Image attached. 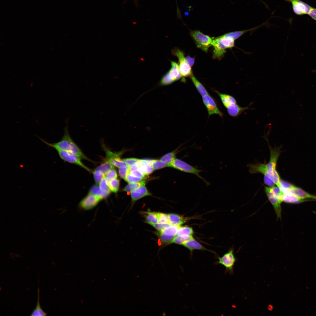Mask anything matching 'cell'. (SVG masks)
<instances>
[{
	"label": "cell",
	"mask_w": 316,
	"mask_h": 316,
	"mask_svg": "<svg viewBox=\"0 0 316 316\" xmlns=\"http://www.w3.org/2000/svg\"><path fill=\"white\" fill-rule=\"evenodd\" d=\"M66 124L64 128L63 136L59 141L54 143H50L38 136L37 137L49 147L54 148L56 150H61L66 151L77 155L81 159L91 161L83 153L71 138L69 132L68 119H66Z\"/></svg>",
	"instance_id": "1"
},
{
	"label": "cell",
	"mask_w": 316,
	"mask_h": 316,
	"mask_svg": "<svg viewBox=\"0 0 316 316\" xmlns=\"http://www.w3.org/2000/svg\"><path fill=\"white\" fill-rule=\"evenodd\" d=\"M270 156L269 161L267 164V176L276 185L280 187V178L276 170V162L280 153L279 148H272L270 147Z\"/></svg>",
	"instance_id": "2"
},
{
	"label": "cell",
	"mask_w": 316,
	"mask_h": 316,
	"mask_svg": "<svg viewBox=\"0 0 316 316\" xmlns=\"http://www.w3.org/2000/svg\"><path fill=\"white\" fill-rule=\"evenodd\" d=\"M172 54L178 58V66L181 76V81L186 82V78L190 77L193 74L191 69L186 60L185 53L183 51L176 48L172 51Z\"/></svg>",
	"instance_id": "3"
},
{
	"label": "cell",
	"mask_w": 316,
	"mask_h": 316,
	"mask_svg": "<svg viewBox=\"0 0 316 316\" xmlns=\"http://www.w3.org/2000/svg\"><path fill=\"white\" fill-rule=\"evenodd\" d=\"M190 35L197 48L204 52H207L209 48L212 46L213 38L205 35L198 30L191 31Z\"/></svg>",
	"instance_id": "4"
},
{
	"label": "cell",
	"mask_w": 316,
	"mask_h": 316,
	"mask_svg": "<svg viewBox=\"0 0 316 316\" xmlns=\"http://www.w3.org/2000/svg\"><path fill=\"white\" fill-rule=\"evenodd\" d=\"M171 167L183 172L195 175L202 180L207 185H209V183L200 174V173L203 171L198 169L183 160L176 158Z\"/></svg>",
	"instance_id": "5"
},
{
	"label": "cell",
	"mask_w": 316,
	"mask_h": 316,
	"mask_svg": "<svg viewBox=\"0 0 316 316\" xmlns=\"http://www.w3.org/2000/svg\"><path fill=\"white\" fill-rule=\"evenodd\" d=\"M217 259L218 260L214 262V264L223 265L225 268V274L228 272L229 274H233L234 266L237 260L234 254L233 249L231 248L222 257H218Z\"/></svg>",
	"instance_id": "6"
},
{
	"label": "cell",
	"mask_w": 316,
	"mask_h": 316,
	"mask_svg": "<svg viewBox=\"0 0 316 316\" xmlns=\"http://www.w3.org/2000/svg\"><path fill=\"white\" fill-rule=\"evenodd\" d=\"M171 68L163 76L161 80V83L162 85L171 84L181 78L178 63L173 61H171Z\"/></svg>",
	"instance_id": "7"
},
{
	"label": "cell",
	"mask_w": 316,
	"mask_h": 316,
	"mask_svg": "<svg viewBox=\"0 0 316 316\" xmlns=\"http://www.w3.org/2000/svg\"><path fill=\"white\" fill-rule=\"evenodd\" d=\"M265 191L269 200L274 207L277 218H281V204L283 202L281 198L273 192L271 187H265Z\"/></svg>",
	"instance_id": "8"
},
{
	"label": "cell",
	"mask_w": 316,
	"mask_h": 316,
	"mask_svg": "<svg viewBox=\"0 0 316 316\" xmlns=\"http://www.w3.org/2000/svg\"><path fill=\"white\" fill-rule=\"evenodd\" d=\"M60 158L66 162L78 165L88 171H92L86 166L81 160V159L77 155L71 153L63 150H56Z\"/></svg>",
	"instance_id": "9"
},
{
	"label": "cell",
	"mask_w": 316,
	"mask_h": 316,
	"mask_svg": "<svg viewBox=\"0 0 316 316\" xmlns=\"http://www.w3.org/2000/svg\"><path fill=\"white\" fill-rule=\"evenodd\" d=\"M202 100L208 111L209 117L214 114L218 115L221 117H223V113L219 109L214 99L209 94L202 96Z\"/></svg>",
	"instance_id": "10"
},
{
	"label": "cell",
	"mask_w": 316,
	"mask_h": 316,
	"mask_svg": "<svg viewBox=\"0 0 316 316\" xmlns=\"http://www.w3.org/2000/svg\"><path fill=\"white\" fill-rule=\"evenodd\" d=\"M291 3L294 12L296 15H301L308 14L312 7L300 0H285Z\"/></svg>",
	"instance_id": "11"
},
{
	"label": "cell",
	"mask_w": 316,
	"mask_h": 316,
	"mask_svg": "<svg viewBox=\"0 0 316 316\" xmlns=\"http://www.w3.org/2000/svg\"><path fill=\"white\" fill-rule=\"evenodd\" d=\"M212 46L213 47L212 58L220 60L226 52V48L222 43L219 37L213 38Z\"/></svg>",
	"instance_id": "12"
},
{
	"label": "cell",
	"mask_w": 316,
	"mask_h": 316,
	"mask_svg": "<svg viewBox=\"0 0 316 316\" xmlns=\"http://www.w3.org/2000/svg\"><path fill=\"white\" fill-rule=\"evenodd\" d=\"M101 200L97 196L88 193L80 201L79 206L85 210H90L94 208Z\"/></svg>",
	"instance_id": "13"
},
{
	"label": "cell",
	"mask_w": 316,
	"mask_h": 316,
	"mask_svg": "<svg viewBox=\"0 0 316 316\" xmlns=\"http://www.w3.org/2000/svg\"><path fill=\"white\" fill-rule=\"evenodd\" d=\"M287 194H291L303 199L311 198L316 199V196L310 194L302 189L293 186L290 189Z\"/></svg>",
	"instance_id": "14"
},
{
	"label": "cell",
	"mask_w": 316,
	"mask_h": 316,
	"mask_svg": "<svg viewBox=\"0 0 316 316\" xmlns=\"http://www.w3.org/2000/svg\"><path fill=\"white\" fill-rule=\"evenodd\" d=\"M150 195V193L148 191L145 186L140 187L130 193L132 200L133 202L144 197Z\"/></svg>",
	"instance_id": "15"
},
{
	"label": "cell",
	"mask_w": 316,
	"mask_h": 316,
	"mask_svg": "<svg viewBox=\"0 0 316 316\" xmlns=\"http://www.w3.org/2000/svg\"><path fill=\"white\" fill-rule=\"evenodd\" d=\"M213 90L219 97L223 105L225 107L229 105L237 103L236 99L233 96L220 93L216 90Z\"/></svg>",
	"instance_id": "16"
},
{
	"label": "cell",
	"mask_w": 316,
	"mask_h": 316,
	"mask_svg": "<svg viewBox=\"0 0 316 316\" xmlns=\"http://www.w3.org/2000/svg\"><path fill=\"white\" fill-rule=\"evenodd\" d=\"M183 245L190 251L191 255L194 250H208L194 239L187 241Z\"/></svg>",
	"instance_id": "17"
},
{
	"label": "cell",
	"mask_w": 316,
	"mask_h": 316,
	"mask_svg": "<svg viewBox=\"0 0 316 316\" xmlns=\"http://www.w3.org/2000/svg\"><path fill=\"white\" fill-rule=\"evenodd\" d=\"M168 215L169 223L172 226H180L186 220L185 218L176 214L170 213L168 214Z\"/></svg>",
	"instance_id": "18"
},
{
	"label": "cell",
	"mask_w": 316,
	"mask_h": 316,
	"mask_svg": "<svg viewBox=\"0 0 316 316\" xmlns=\"http://www.w3.org/2000/svg\"><path fill=\"white\" fill-rule=\"evenodd\" d=\"M249 166V171L251 173H260L264 174V176H268L267 164L260 163L256 164H250Z\"/></svg>",
	"instance_id": "19"
},
{
	"label": "cell",
	"mask_w": 316,
	"mask_h": 316,
	"mask_svg": "<svg viewBox=\"0 0 316 316\" xmlns=\"http://www.w3.org/2000/svg\"><path fill=\"white\" fill-rule=\"evenodd\" d=\"M142 213L147 223L152 225L158 222V212L147 211Z\"/></svg>",
	"instance_id": "20"
},
{
	"label": "cell",
	"mask_w": 316,
	"mask_h": 316,
	"mask_svg": "<svg viewBox=\"0 0 316 316\" xmlns=\"http://www.w3.org/2000/svg\"><path fill=\"white\" fill-rule=\"evenodd\" d=\"M88 193L98 197L101 200L105 199L109 195L107 194L102 192L98 185L95 184L92 186L90 188Z\"/></svg>",
	"instance_id": "21"
},
{
	"label": "cell",
	"mask_w": 316,
	"mask_h": 316,
	"mask_svg": "<svg viewBox=\"0 0 316 316\" xmlns=\"http://www.w3.org/2000/svg\"><path fill=\"white\" fill-rule=\"evenodd\" d=\"M192 82L202 97L209 94L203 85L195 77L193 74L190 77Z\"/></svg>",
	"instance_id": "22"
},
{
	"label": "cell",
	"mask_w": 316,
	"mask_h": 316,
	"mask_svg": "<svg viewBox=\"0 0 316 316\" xmlns=\"http://www.w3.org/2000/svg\"><path fill=\"white\" fill-rule=\"evenodd\" d=\"M178 150L177 149L165 154L161 158L160 160L165 163L167 166L171 167L174 160L176 158V154Z\"/></svg>",
	"instance_id": "23"
},
{
	"label": "cell",
	"mask_w": 316,
	"mask_h": 316,
	"mask_svg": "<svg viewBox=\"0 0 316 316\" xmlns=\"http://www.w3.org/2000/svg\"><path fill=\"white\" fill-rule=\"evenodd\" d=\"M305 199L298 197L291 194H284L282 196V201L288 203H300L304 201Z\"/></svg>",
	"instance_id": "24"
},
{
	"label": "cell",
	"mask_w": 316,
	"mask_h": 316,
	"mask_svg": "<svg viewBox=\"0 0 316 316\" xmlns=\"http://www.w3.org/2000/svg\"><path fill=\"white\" fill-rule=\"evenodd\" d=\"M145 181H142L139 182L130 183L127 185L123 189V190L126 192H131L138 188L140 187L145 186Z\"/></svg>",
	"instance_id": "25"
},
{
	"label": "cell",
	"mask_w": 316,
	"mask_h": 316,
	"mask_svg": "<svg viewBox=\"0 0 316 316\" xmlns=\"http://www.w3.org/2000/svg\"><path fill=\"white\" fill-rule=\"evenodd\" d=\"M194 239V238L192 235L176 236L172 241L171 243H173L183 245L187 241Z\"/></svg>",
	"instance_id": "26"
},
{
	"label": "cell",
	"mask_w": 316,
	"mask_h": 316,
	"mask_svg": "<svg viewBox=\"0 0 316 316\" xmlns=\"http://www.w3.org/2000/svg\"><path fill=\"white\" fill-rule=\"evenodd\" d=\"M37 305L35 308L32 311L31 315V316H45L47 315L41 308L40 303V292L39 288L37 289Z\"/></svg>",
	"instance_id": "27"
},
{
	"label": "cell",
	"mask_w": 316,
	"mask_h": 316,
	"mask_svg": "<svg viewBox=\"0 0 316 316\" xmlns=\"http://www.w3.org/2000/svg\"><path fill=\"white\" fill-rule=\"evenodd\" d=\"M114 168V166L106 160L95 169L100 171L105 176L110 170Z\"/></svg>",
	"instance_id": "28"
},
{
	"label": "cell",
	"mask_w": 316,
	"mask_h": 316,
	"mask_svg": "<svg viewBox=\"0 0 316 316\" xmlns=\"http://www.w3.org/2000/svg\"><path fill=\"white\" fill-rule=\"evenodd\" d=\"M194 232L192 228L188 226H180L176 236H184L192 235Z\"/></svg>",
	"instance_id": "29"
},
{
	"label": "cell",
	"mask_w": 316,
	"mask_h": 316,
	"mask_svg": "<svg viewBox=\"0 0 316 316\" xmlns=\"http://www.w3.org/2000/svg\"><path fill=\"white\" fill-rule=\"evenodd\" d=\"M108 186L111 192L116 193L118 191L120 185V180L115 178L108 182Z\"/></svg>",
	"instance_id": "30"
},
{
	"label": "cell",
	"mask_w": 316,
	"mask_h": 316,
	"mask_svg": "<svg viewBox=\"0 0 316 316\" xmlns=\"http://www.w3.org/2000/svg\"><path fill=\"white\" fill-rule=\"evenodd\" d=\"M156 234L162 243L168 244L171 243L172 241L175 236L165 234L159 231L156 233Z\"/></svg>",
	"instance_id": "31"
},
{
	"label": "cell",
	"mask_w": 316,
	"mask_h": 316,
	"mask_svg": "<svg viewBox=\"0 0 316 316\" xmlns=\"http://www.w3.org/2000/svg\"><path fill=\"white\" fill-rule=\"evenodd\" d=\"M138 170L145 175H148L151 174L154 169L150 164H144L139 166Z\"/></svg>",
	"instance_id": "32"
},
{
	"label": "cell",
	"mask_w": 316,
	"mask_h": 316,
	"mask_svg": "<svg viewBox=\"0 0 316 316\" xmlns=\"http://www.w3.org/2000/svg\"><path fill=\"white\" fill-rule=\"evenodd\" d=\"M180 227L171 226L165 229L159 231L166 235L175 236Z\"/></svg>",
	"instance_id": "33"
},
{
	"label": "cell",
	"mask_w": 316,
	"mask_h": 316,
	"mask_svg": "<svg viewBox=\"0 0 316 316\" xmlns=\"http://www.w3.org/2000/svg\"><path fill=\"white\" fill-rule=\"evenodd\" d=\"M99 186L100 189L102 192L109 195H110L111 191L105 176L99 183Z\"/></svg>",
	"instance_id": "34"
},
{
	"label": "cell",
	"mask_w": 316,
	"mask_h": 316,
	"mask_svg": "<svg viewBox=\"0 0 316 316\" xmlns=\"http://www.w3.org/2000/svg\"><path fill=\"white\" fill-rule=\"evenodd\" d=\"M107 161L109 162L114 166L118 168L122 166L127 165L122 159H120V157H116Z\"/></svg>",
	"instance_id": "35"
},
{
	"label": "cell",
	"mask_w": 316,
	"mask_h": 316,
	"mask_svg": "<svg viewBox=\"0 0 316 316\" xmlns=\"http://www.w3.org/2000/svg\"><path fill=\"white\" fill-rule=\"evenodd\" d=\"M151 165L154 170L159 169L167 166L166 164L161 160H152Z\"/></svg>",
	"instance_id": "36"
},
{
	"label": "cell",
	"mask_w": 316,
	"mask_h": 316,
	"mask_svg": "<svg viewBox=\"0 0 316 316\" xmlns=\"http://www.w3.org/2000/svg\"><path fill=\"white\" fill-rule=\"evenodd\" d=\"M143 179L128 173L126 176L124 180L127 182L130 183L140 181Z\"/></svg>",
	"instance_id": "37"
},
{
	"label": "cell",
	"mask_w": 316,
	"mask_h": 316,
	"mask_svg": "<svg viewBox=\"0 0 316 316\" xmlns=\"http://www.w3.org/2000/svg\"><path fill=\"white\" fill-rule=\"evenodd\" d=\"M93 174L95 181L97 184H99L105 176L100 171L95 169L93 171Z\"/></svg>",
	"instance_id": "38"
},
{
	"label": "cell",
	"mask_w": 316,
	"mask_h": 316,
	"mask_svg": "<svg viewBox=\"0 0 316 316\" xmlns=\"http://www.w3.org/2000/svg\"><path fill=\"white\" fill-rule=\"evenodd\" d=\"M105 177L107 183L111 180L117 178V173L114 167L110 170Z\"/></svg>",
	"instance_id": "39"
},
{
	"label": "cell",
	"mask_w": 316,
	"mask_h": 316,
	"mask_svg": "<svg viewBox=\"0 0 316 316\" xmlns=\"http://www.w3.org/2000/svg\"><path fill=\"white\" fill-rule=\"evenodd\" d=\"M129 167L128 165L119 167L118 174L120 177L124 179L126 175L129 173Z\"/></svg>",
	"instance_id": "40"
},
{
	"label": "cell",
	"mask_w": 316,
	"mask_h": 316,
	"mask_svg": "<svg viewBox=\"0 0 316 316\" xmlns=\"http://www.w3.org/2000/svg\"><path fill=\"white\" fill-rule=\"evenodd\" d=\"M155 228L159 231H162L165 229L172 225L170 223H156L152 225Z\"/></svg>",
	"instance_id": "41"
},
{
	"label": "cell",
	"mask_w": 316,
	"mask_h": 316,
	"mask_svg": "<svg viewBox=\"0 0 316 316\" xmlns=\"http://www.w3.org/2000/svg\"><path fill=\"white\" fill-rule=\"evenodd\" d=\"M139 160V159L133 158H127L122 159L129 167L137 165L136 163Z\"/></svg>",
	"instance_id": "42"
},
{
	"label": "cell",
	"mask_w": 316,
	"mask_h": 316,
	"mask_svg": "<svg viewBox=\"0 0 316 316\" xmlns=\"http://www.w3.org/2000/svg\"><path fill=\"white\" fill-rule=\"evenodd\" d=\"M158 222L162 223H169L168 214L158 213Z\"/></svg>",
	"instance_id": "43"
},
{
	"label": "cell",
	"mask_w": 316,
	"mask_h": 316,
	"mask_svg": "<svg viewBox=\"0 0 316 316\" xmlns=\"http://www.w3.org/2000/svg\"><path fill=\"white\" fill-rule=\"evenodd\" d=\"M129 168V173L135 176L145 178V175L139 171L138 168Z\"/></svg>",
	"instance_id": "44"
},
{
	"label": "cell",
	"mask_w": 316,
	"mask_h": 316,
	"mask_svg": "<svg viewBox=\"0 0 316 316\" xmlns=\"http://www.w3.org/2000/svg\"><path fill=\"white\" fill-rule=\"evenodd\" d=\"M308 14L313 19L316 21V8L312 7Z\"/></svg>",
	"instance_id": "45"
},
{
	"label": "cell",
	"mask_w": 316,
	"mask_h": 316,
	"mask_svg": "<svg viewBox=\"0 0 316 316\" xmlns=\"http://www.w3.org/2000/svg\"><path fill=\"white\" fill-rule=\"evenodd\" d=\"M186 59L188 63L190 66L192 67L195 61V58L194 57H191L190 56H188L186 57Z\"/></svg>",
	"instance_id": "46"
},
{
	"label": "cell",
	"mask_w": 316,
	"mask_h": 316,
	"mask_svg": "<svg viewBox=\"0 0 316 316\" xmlns=\"http://www.w3.org/2000/svg\"><path fill=\"white\" fill-rule=\"evenodd\" d=\"M264 181L265 184L269 186H272L274 184L273 181L268 176H264Z\"/></svg>",
	"instance_id": "47"
},
{
	"label": "cell",
	"mask_w": 316,
	"mask_h": 316,
	"mask_svg": "<svg viewBox=\"0 0 316 316\" xmlns=\"http://www.w3.org/2000/svg\"><path fill=\"white\" fill-rule=\"evenodd\" d=\"M152 160L150 159H142V164H148L151 165Z\"/></svg>",
	"instance_id": "48"
}]
</instances>
